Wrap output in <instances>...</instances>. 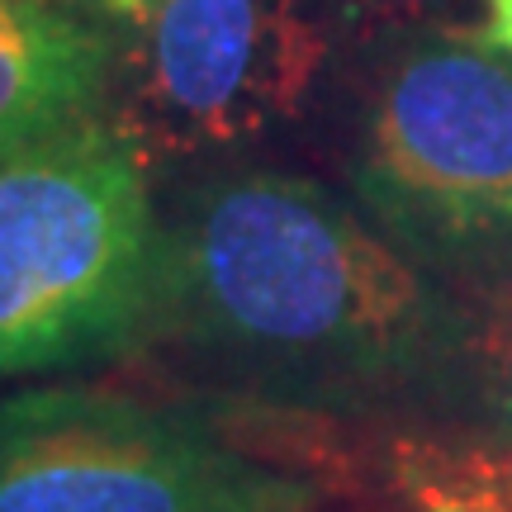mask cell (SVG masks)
Wrapping results in <instances>:
<instances>
[{
	"instance_id": "cell-6",
	"label": "cell",
	"mask_w": 512,
	"mask_h": 512,
	"mask_svg": "<svg viewBox=\"0 0 512 512\" xmlns=\"http://www.w3.org/2000/svg\"><path fill=\"white\" fill-rule=\"evenodd\" d=\"M110 81V43L95 29L43 0H0V157L95 119Z\"/></svg>"
},
{
	"instance_id": "cell-5",
	"label": "cell",
	"mask_w": 512,
	"mask_h": 512,
	"mask_svg": "<svg viewBox=\"0 0 512 512\" xmlns=\"http://www.w3.org/2000/svg\"><path fill=\"white\" fill-rule=\"evenodd\" d=\"M119 62L110 128L138 162H176L285 124L328 57L304 0H152Z\"/></svg>"
},
{
	"instance_id": "cell-8",
	"label": "cell",
	"mask_w": 512,
	"mask_h": 512,
	"mask_svg": "<svg viewBox=\"0 0 512 512\" xmlns=\"http://www.w3.org/2000/svg\"><path fill=\"white\" fill-rule=\"evenodd\" d=\"M413 512H512V446H413L399 465Z\"/></svg>"
},
{
	"instance_id": "cell-4",
	"label": "cell",
	"mask_w": 512,
	"mask_h": 512,
	"mask_svg": "<svg viewBox=\"0 0 512 512\" xmlns=\"http://www.w3.org/2000/svg\"><path fill=\"white\" fill-rule=\"evenodd\" d=\"M356 190L418 252L512 242V48L418 38L370 105Z\"/></svg>"
},
{
	"instance_id": "cell-3",
	"label": "cell",
	"mask_w": 512,
	"mask_h": 512,
	"mask_svg": "<svg viewBox=\"0 0 512 512\" xmlns=\"http://www.w3.org/2000/svg\"><path fill=\"white\" fill-rule=\"evenodd\" d=\"M323 484L204 418L91 384L0 399V512H313Z\"/></svg>"
},
{
	"instance_id": "cell-10",
	"label": "cell",
	"mask_w": 512,
	"mask_h": 512,
	"mask_svg": "<svg viewBox=\"0 0 512 512\" xmlns=\"http://www.w3.org/2000/svg\"><path fill=\"white\" fill-rule=\"evenodd\" d=\"M489 5V38L512 48V0H484Z\"/></svg>"
},
{
	"instance_id": "cell-1",
	"label": "cell",
	"mask_w": 512,
	"mask_h": 512,
	"mask_svg": "<svg viewBox=\"0 0 512 512\" xmlns=\"http://www.w3.org/2000/svg\"><path fill=\"white\" fill-rule=\"evenodd\" d=\"M143 337L195 384L275 413L437 394L451 304L323 185L242 171L162 223Z\"/></svg>"
},
{
	"instance_id": "cell-9",
	"label": "cell",
	"mask_w": 512,
	"mask_h": 512,
	"mask_svg": "<svg viewBox=\"0 0 512 512\" xmlns=\"http://www.w3.org/2000/svg\"><path fill=\"white\" fill-rule=\"evenodd\" d=\"M432 5H441V0H342V10L361 19H408L432 10Z\"/></svg>"
},
{
	"instance_id": "cell-7",
	"label": "cell",
	"mask_w": 512,
	"mask_h": 512,
	"mask_svg": "<svg viewBox=\"0 0 512 512\" xmlns=\"http://www.w3.org/2000/svg\"><path fill=\"white\" fill-rule=\"evenodd\" d=\"M437 394L470 422V441L512 446V271H498L470 304L451 309V351Z\"/></svg>"
},
{
	"instance_id": "cell-2",
	"label": "cell",
	"mask_w": 512,
	"mask_h": 512,
	"mask_svg": "<svg viewBox=\"0 0 512 512\" xmlns=\"http://www.w3.org/2000/svg\"><path fill=\"white\" fill-rule=\"evenodd\" d=\"M157 266L143 162L110 119L0 157V375L133 347Z\"/></svg>"
}]
</instances>
